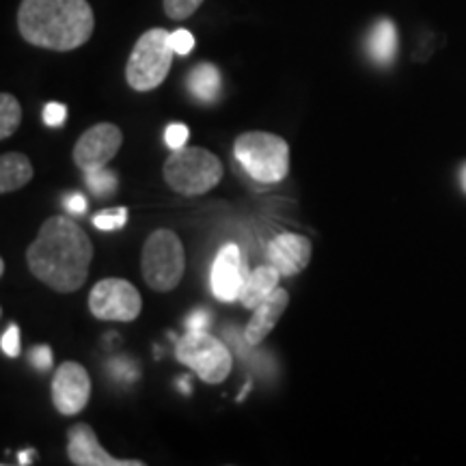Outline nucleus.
Instances as JSON below:
<instances>
[{
  "label": "nucleus",
  "mask_w": 466,
  "mask_h": 466,
  "mask_svg": "<svg viewBox=\"0 0 466 466\" xmlns=\"http://www.w3.org/2000/svg\"><path fill=\"white\" fill-rule=\"evenodd\" d=\"M91 261L89 236L69 217H50L26 248V264L33 277L61 294L83 288Z\"/></svg>",
  "instance_id": "f257e3e1"
},
{
  "label": "nucleus",
  "mask_w": 466,
  "mask_h": 466,
  "mask_svg": "<svg viewBox=\"0 0 466 466\" xmlns=\"http://www.w3.org/2000/svg\"><path fill=\"white\" fill-rule=\"evenodd\" d=\"M17 28L37 48L67 52L89 42L96 17L86 0H22Z\"/></svg>",
  "instance_id": "f03ea898"
},
{
  "label": "nucleus",
  "mask_w": 466,
  "mask_h": 466,
  "mask_svg": "<svg viewBox=\"0 0 466 466\" xmlns=\"http://www.w3.org/2000/svg\"><path fill=\"white\" fill-rule=\"evenodd\" d=\"M233 156L255 182L279 184L289 175V145L277 134H240L233 143Z\"/></svg>",
  "instance_id": "7ed1b4c3"
},
{
  "label": "nucleus",
  "mask_w": 466,
  "mask_h": 466,
  "mask_svg": "<svg viewBox=\"0 0 466 466\" xmlns=\"http://www.w3.org/2000/svg\"><path fill=\"white\" fill-rule=\"evenodd\" d=\"M165 182L184 197L206 195L223 179V165L212 151L203 147L173 149L162 167Z\"/></svg>",
  "instance_id": "20e7f679"
},
{
  "label": "nucleus",
  "mask_w": 466,
  "mask_h": 466,
  "mask_svg": "<svg viewBox=\"0 0 466 466\" xmlns=\"http://www.w3.org/2000/svg\"><path fill=\"white\" fill-rule=\"evenodd\" d=\"M175 50L171 46V33L165 28H151L143 33L134 46L126 66V80L134 91H154L165 83L171 69Z\"/></svg>",
  "instance_id": "39448f33"
},
{
  "label": "nucleus",
  "mask_w": 466,
  "mask_h": 466,
  "mask_svg": "<svg viewBox=\"0 0 466 466\" xmlns=\"http://www.w3.org/2000/svg\"><path fill=\"white\" fill-rule=\"evenodd\" d=\"M143 279L154 291H171L184 277L186 255L182 240L171 229H156L143 244Z\"/></svg>",
  "instance_id": "423d86ee"
},
{
  "label": "nucleus",
  "mask_w": 466,
  "mask_h": 466,
  "mask_svg": "<svg viewBox=\"0 0 466 466\" xmlns=\"http://www.w3.org/2000/svg\"><path fill=\"white\" fill-rule=\"evenodd\" d=\"M175 357L208 384L225 382L233 365L225 343L206 330H188L175 346Z\"/></svg>",
  "instance_id": "0eeeda50"
},
{
  "label": "nucleus",
  "mask_w": 466,
  "mask_h": 466,
  "mask_svg": "<svg viewBox=\"0 0 466 466\" xmlns=\"http://www.w3.org/2000/svg\"><path fill=\"white\" fill-rule=\"evenodd\" d=\"M141 294L124 279H104L89 294L91 316L102 322H132L141 316Z\"/></svg>",
  "instance_id": "6e6552de"
},
{
  "label": "nucleus",
  "mask_w": 466,
  "mask_h": 466,
  "mask_svg": "<svg viewBox=\"0 0 466 466\" xmlns=\"http://www.w3.org/2000/svg\"><path fill=\"white\" fill-rule=\"evenodd\" d=\"M124 143V134L115 124H97L86 130L74 145V162L80 171L104 168L115 158Z\"/></svg>",
  "instance_id": "1a4fd4ad"
},
{
  "label": "nucleus",
  "mask_w": 466,
  "mask_h": 466,
  "mask_svg": "<svg viewBox=\"0 0 466 466\" xmlns=\"http://www.w3.org/2000/svg\"><path fill=\"white\" fill-rule=\"evenodd\" d=\"M91 398V378L83 365L67 360L52 380V404L61 415L74 417L85 410Z\"/></svg>",
  "instance_id": "9d476101"
},
{
  "label": "nucleus",
  "mask_w": 466,
  "mask_h": 466,
  "mask_svg": "<svg viewBox=\"0 0 466 466\" xmlns=\"http://www.w3.org/2000/svg\"><path fill=\"white\" fill-rule=\"evenodd\" d=\"M247 277L248 272L244 270L240 248H238L236 244H225V247L218 250L212 266V275H209L212 294L217 296L220 302L240 300Z\"/></svg>",
  "instance_id": "9b49d317"
},
{
  "label": "nucleus",
  "mask_w": 466,
  "mask_h": 466,
  "mask_svg": "<svg viewBox=\"0 0 466 466\" xmlns=\"http://www.w3.org/2000/svg\"><path fill=\"white\" fill-rule=\"evenodd\" d=\"M67 456L76 466H141L138 460H116L104 450L91 425L76 423L67 432Z\"/></svg>",
  "instance_id": "f8f14e48"
},
{
  "label": "nucleus",
  "mask_w": 466,
  "mask_h": 466,
  "mask_svg": "<svg viewBox=\"0 0 466 466\" xmlns=\"http://www.w3.org/2000/svg\"><path fill=\"white\" fill-rule=\"evenodd\" d=\"M311 240L300 233H279L268 244V261L283 277H296L311 261Z\"/></svg>",
  "instance_id": "ddd939ff"
},
{
  "label": "nucleus",
  "mask_w": 466,
  "mask_h": 466,
  "mask_svg": "<svg viewBox=\"0 0 466 466\" xmlns=\"http://www.w3.org/2000/svg\"><path fill=\"white\" fill-rule=\"evenodd\" d=\"M288 302H289L288 289L277 288L270 299H266L259 307H255L253 318H250L247 330H244V339H247V343H250V346H258V343L264 341L266 337L272 333V329H275L279 319H281L285 309H288Z\"/></svg>",
  "instance_id": "4468645a"
},
{
  "label": "nucleus",
  "mask_w": 466,
  "mask_h": 466,
  "mask_svg": "<svg viewBox=\"0 0 466 466\" xmlns=\"http://www.w3.org/2000/svg\"><path fill=\"white\" fill-rule=\"evenodd\" d=\"M281 277H283L281 272H279L272 264L259 266L255 268L253 272H248L247 283H244L242 294H240L242 307L255 309L259 307L266 299H270V296L275 294V289L279 288Z\"/></svg>",
  "instance_id": "2eb2a0df"
},
{
  "label": "nucleus",
  "mask_w": 466,
  "mask_h": 466,
  "mask_svg": "<svg viewBox=\"0 0 466 466\" xmlns=\"http://www.w3.org/2000/svg\"><path fill=\"white\" fill-rule=\"evenodd\" d=\"M33 179V165L25 154L9 151L0 158V192L9 195V192L25 188Z\"/></svg>",
  "instance_id": "dca6fc26"
},
{
  "label": "nucleus",
  "mask_w": 466,
  "mask_h": 466,
  "mask_svg": "<svg viewBox=\"0 0 466 466\" xmlns=\"http://www.w3.org/2000/svg\"><path fill=\"white\" fill-rule=\"evenodd\" d=\"M367 50L378 66H389L393 63L395 52H398V28L391 20H378L371 28L370 39H367Z\"/></svg>",
  "instance_id": "f3484780"
},
{
  "label": "nucleus",
  "mask_w": 466,
  "mask_h": 466,
  "mask_svg": "<svg viewBox=\"0 0 466 466\" xmlns=\"http://www.w3.org/2000/svg\"><path fill=\"white\" fill-rule=\"evenodd\" d=\"M188 91L199 102H214L220 91V72L212 63H201L188 74Z\"/></svg>",
  "instance_id": "a211bd4d"
},
{
  "label": "nucleus",
  "mask_w": 466,
  "mask_h": 466,
  "mask_svg": "<svg viewBox=\"0 0 466 466\" xmlns=\"http://www.w3.org/2000/svg\"><path fill=\"white\" fill-rule=\"evenodd\" d=\"M22 124V106L11 93L0 96V138L14 137Z\"/></svg>",
  "instance_id": "6ab92c4d"
},
{
  "label": "nucleus",
  "mask_w": 466,
  "mask_h": 466,
  "mask_svg": "<svg viewBox=\"0 0 466 466\" xmlns=\"http://www.w3.org/2000/svg\"><path fill=\"white\" fill-rule=\"evenodd\" d=\"M86 188H89L93 195L100 197H110L116 190V175L113 171H106V168H93V171L85 173Z\"/></svg>",
  "instance_id": "aec40b11"
},
{
  "label": "nucleus",
  "mask_w": 466,
  "mask_h": 466,
  "mask_svg": "<svg viewBox=\"0 0 466 466\" xmlns=\"http://www.w3.org/2000/svg\"><path fill=\"white\" fill-rule=\"evenodd\" d=\"M127 220V208L116 209H102L93 217V227L100 231H116L126 225Z\"/></svg>",
  "instance_id": "412c9836"
},
{
  "label": "nucleus",
  "mask_w": 466,
  "mask_h": 466,
  "mask_svg": "<svg viewBox=\"0 0 466 466\" xmlns=\"http://www.w3.org/2000/svg\"><path fill=\"white\" fill-rule=\"evenodd\" d=\"M203 5V0H165V14L171 20H186Z\"/></svg>",
  "instance_id": "4be33fe9"
},
{
  "label": "nucleus",
  "mask_w": 466,
  "mask_h": 466,
  "mask_svg": "<svg viewBox=\"0 0 466 466\" xmlns=\"http://www.w3.org/2000/svg\"><path fill=\"white\" fill-rule=\"evenodd\" d=\"M44 124L48 127H61L67 119V106L66 104L58 102H50L44 106Z\"/></svg>",
  "instance_id": "5701e85b"
},
{
  "label": "nucleus",
  "mask_w": 466,
  "mask_h": 466,
  "mask_svg": "<svg viewBox=\"0 0 466 466\" xmlns=\"http://www.w3.org/2000/svg\"><path fill=\"white\" fill-rule=\"evenodd\" d=\"M0 348H3L5 357L15 359L17 354H20V329H17L15 324H9V329L3 333Z\"/></svg>",
  "instance_id": "b1692460"
},
{
  "label": "nucleus",
  "mask_w": 466,
  "mask_h": 466,
  "mask_svg": "<svg viewBox=\"0 0 466 466\" xmlns=\"http://www.w3.org/2000/svg\"><path fill=\"white\" fill-rule=\"evenodd\" d=\"M171 46L175 55L186 56L190 55L192 48H195V37H192V33L186 31V28H179V31L171 33Z\"/></svg>",
  "instance_id": "393cba45"
},
{
  "label": "nucleus",
  "mask_w": 466,
  "mask_h": 466,
  "mask_svg": "<svg viewBox=\"0 0 466 466\" xmlns=\"http://www.w3.org/2000/svg\"><path fill=\"white\" fill-rule=\"evenodd\" d=\"M188 127L184 124H171L165 132V141L171 149H182L186 141H188Z\"/></svg>",
  "instance_id": "a878e982"
},
{
  "label": "nucleus",
  "mask_w": 466,
  "mask_h": 466,
  "mask_svg": "<svg viewBox=\"0 0 466 466\" xmlns=\"http://www.w3.org/2000/svg\"><path fill=\"white\" fill-rule=\"evenodd\" d=\"M28 360L37 371H48L52 367V350L48 346H35L28 352Z\"/></svg>",
  "instance_id": "bb28decb"
},
{
  "label": "nucleus",
  "mask_w": 466,
  "mask_h": 466,
  "mask_svg": "<svg viewBox=\"0 0 466 466\" xmlns=\"http://www.w3.org/2000/svg\"><path fill=\"white\" fill-rule=\"evenodd\" d=\"M209 324V313L203 311V309H197L192 311L188 318H186V330H206Z\"/></svg>",
  "instance_id": "cd10ccee"
},
{
  "label": "nucleus",
  "mask_w": 466,
  "mask_h": 466,
  "mask_svg": "<svg viewBox=\"0 0 466 466\" xmlns=\"http://www.w3.org/2000/svg\"><path fill=\"white\" fill-rule=\"evenodd\" d=\"M63 203H66V209L69 214H74V217H80V214L86 212V199L83 195H78V192L76 195H67Z\"/></svg>",
  "instance_id": "c85d7f7f"
},
{
  "label": "nucleus",
  "mask_w": 466,
  "mask_h": 466,
  "mask_svg": "<svg viewBox=\"0 0 466 466\" xmlns=\"http://www.w3.org/2000/svg\"><path fill=\"white\" fill-rule=\"evenodd\" d=\"M31 456H35V451L20 453V464H28V462H31Z\"/></svg>",
  "instance_id": "c756f323"
},
{
  "label": "nucleus",
  "mask_w": 466,
  "mask_h": 466,
  "mask_svg": "<svg viewBox=\"0 0 466 466\" xmlns=\"http://www.w3.org/2000/svg\"><path fill=\"white\" fill-rule=\"evenodd\" d=\"M460 184H462V188L466 192V165L460 168Z\"/></svg>",
  "instance_id": "7c9ffc66"
}]
</instances>
